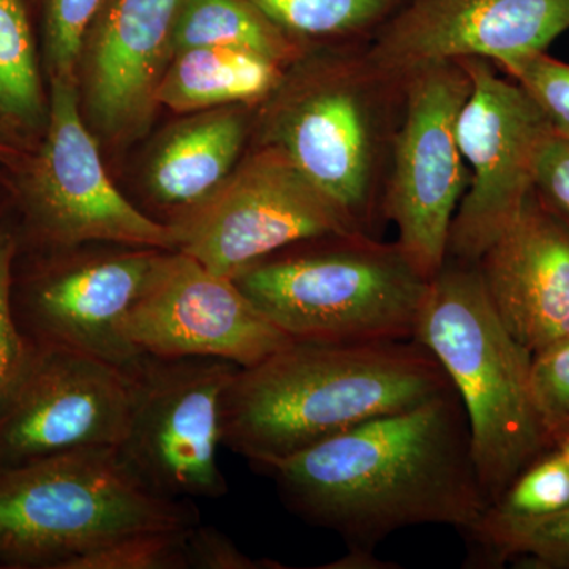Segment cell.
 <instances>
[{
    "instance_id": "6da1fadb",
    "label": "cell",
    "mask_w": 569,
    "mask_h": 569,
    "mask_svg": "<svg viewBox=\"0 0 569 569\" xmlns=\"http://www.w3.org/2000/svg\"><path fill=\"white\" fill-rule=\"evenodd\" d=\"M269 473L284 507L335 531L356 557H373L389 535L410 527L466 533L489 508L456 389L320 441Z\"/></svg>"
},
{
    "instance_id": "7a4b0ae2",
    "label": "cell",
    "mask_w": 569,
    "mask_h": 569,
    "mask_svg": "<svg viewBox=\"0 0 569 569\" xmlns=\"http://www.w3.org/2000/svg\"><path fill=\"white\" fill-rule=\"evenodd\" d=\"M455 391L432 351L399 342H291L239 367L223 397L224 447L271 471L277 463L370 419Z\"/></svg>"
},
{
    "instance_id": "3957f363",
    "label": "cell",
    "mask_w": 569,
    "mask_h": 569,
    "mask_svg": "<svg viewBox=\"0 0 569 569\" xmlns=\"http://www.w3.org/2000/svg\"><path fill=\"white\" fill-rule=\"evenodd\" d=\"M406 82L372 58L369 43L313 48L258 104L257 142L282 149L355 231L380 238Z\"/></svg>"
},
{
    "instance_id": "277c9868",
    "label": "cell",
    "mask_w": 569,
    "mask_h": 569,
    "mask_svg": "<svg viewBox=\"0 0 569 569\" xmlns=\"http://www.w3.org/2000/svg\"><path fill=\"white\" fill-rule=\"evenodd\" d=\"M415 339L436 356L466 408L479 485L492 507L556 449L535 402L533 355L498 317L478 264L452 258L430 279Z\"/></svg>"
},
{
    "instance_id": "5b68a950",
    "label": "cell",
    "mask_w": 569,
    "mask_h": 569,
    "mask_svg": "<svg viewBox=\"0 0 569 569\" xmlns=\"http://www.w3.org/2000/svg\"><path fill=\"white\" fill-rule=\"evenodd\" d=\"M234 283L296 342H399L417 337L430 280L397 242L340 233L269 254Z\"/></svg>"
},
{
    "instance_id": "8992f818",
    "label": "cell",
    "mask_w": 569,
    "mask_h": 569,
    "mask_svg": "<svg viewBox=\"0 0 569 569\" xmlns=\"http://www.w3.org/2000/svg\"><path fill=\"white\" fill-rule=\"evenodd\" d=\"M192 500L156 496L116 448L84 449L0 470V568L63 569L142 530L200 523Z\"/></svg>"
},
{
    "instance_id": "52a82bcc",
    "label": "cell",
    "mask_w": 569,
    "mask_h": 569,
    "mask_svg": "<svg viewBox=\"0 0 569 569\" xmlns=\"http://www.w3.org/2000/svg\"><path fill=\"white\" fill-rule=\"evenodd\" d=\"M238 369L222 359L142 355L129 370L132 411L116 449L146 489L171 500L228 492L219 447L224 391Z\"/></svg>"
},
{
    "instance_id": "ba28073f",
    "label": "cell",
    "mask_w": 569,
    "mask_h": 569,
    "mask_svg": "<svg viewBox=\"0 0 569 569\" xmlns=\"http://www.w3.org/2000/svg\"><path fill=\"white\" fill-rule=\"evenodd\" d=\"M171 227L178 250L228 279L284 247L358 233L290 157L268 142L246 151L222 186Z\"/></svg>"
},
{
    "instance_id": "9c48e42d",
    "label": "cell",
    "mask_w": 569,
    "mask_h": 569,
    "mask_svg": "<svg viewBox=\"0 0 569 569\" xmlns=\"http://www.w3.org/2000/svg\"><path fill=\"white\" fill-rule=\"evenodd\" d=\"M470 89L459 61L407 74L383 211L387 222L396 224L397 244L429 280L447 261L449 231L468 187L458 123Z\"/></svg>"
},
{
    "instance_id": "30bf717a",
    "label": "cell",
    "mask_w": 569,
    "mask_h": 569,
    "mask_svg": "<svg viewBox=\"0 0 569 569\" xmlns=\"http://www.w3.org/2000/svg\"><path fill=\"white\" fill-rule=\"evenodd\" d=\"M33 241L48 249L121 244L178 250L173 227L142 212L104 170L78 78H51L47 137L24 187Z\"/></svg>"
},
{
    "instance_id": "8fae6325",
    "label": "cell",
    "mask_w": 569,
    "mask_h": 569,
    "mask_svg": "<svg viewBox=\"0 0 569 569\" xmlns=\"http://www.w3.org/2000/svg\"><path fill=\"white\" fill-rule=\"evenodd\" d=\"M86 244L54 250L26 277L13 271L11 306L22 336L33 343L93 356L132 370L141 353L130 340V313L167 250L118 246L88 252Z\"/></svg>"
},
{
    "instance_id": "7c38bea8",
    "label": "cell",
    "mask_w": 569,
    "mask_h": 569,
    "mask_svg": "<svg viewBox=\"0 0 569 569\" xmlns=\"http://www.w3.org/2000/svg\"><path fill=\"white\" fill-rule=\"evenodd\" d=\"M132 400L129 370L28 340L0 395V470L67 452L118 448Z\"/></svg>"
},
{
    "instance_id": "4fadbf2b",
    "label": "cell",
    "mask_w": 569,
    "mask_h": 569,
    "mask_svg": "<svg viewBox=\"0 0 569 569\" xmlns=\"http://www.w3.org/2000/svg\"><path fill=\"white\" fill-rule=\"evenodd\" d=\"M459 62L471 80L458 123L468 187L449 231L447 258L478 264L529 200L538 151L552 129L496 63L485 58Z\"/></svg>"
},
{
    "instance_id": "5bb4252c",
    "label": "cell",
    "mask_w": 569,
    "mask_h": 569,
    "mask_svg": "<svg viewBox=\"0 0 569 569\" xmlns=\"http://www.w3.org/2000/svg\"><path fill=\"white\" fill-rule=\"evenodd\" d=\"M130 340L159 358H212L252 367L295 342L220 277L181 250H167L130 313Z\"/></svg>"
},
{
    "instance_id": "9a60e30c",
    "label": "cell",
    "mask_w": 569,
    "mask_h": 569,
    "mask_svg": "<svg viewBox=\"0 0 569 569\" xmlns=\"http://www.w3.org/2000/svg\"><path fill=\"white\" fill-rule=\"evenodd\" d=\"M569 31V0H407L369 43L372 58L406 78L445 61L503 62L548 51Z\"/></svg>"
},
{
    "instance_id": "2e32d148",
    "label": "cell",
    "mask_w": 569,
    "mask_h": 569,
    "mask_svg": "<svg viewBox=\"0 0 569 569\" xmlns=\"http://www.w3.org/2000/svg\"><path fill=\"white\" fill-rule=\"evenodd\" d=\"M183 0H103L84 37L81 110L93 133L129 142L148 130L156 93L173 58L171 39Z\"/></svg>"
},
{
    "instance_id": "e0dca14e",
    "label": "cell",
    "mask_w": 569,
    "mask_h": 569,
    "mask_svg": "<svg viewBox=\"0 0 569 569\" xmlns=\"http://www.w3.org/2000/svg\"><path fill=\"white\" fill-rule=\"evenodd\" d=\"M478 269L498 317L531 355L569 340V227L533 190Z\"/></svg>"
},
{
    "instance_id": "ac0fdd59",
    "label": "cell",
    "mask_w": 569,
    "mask_h": 569,
    "mask_svg": "<svg viewBox=\"0 0 569 569\" xmlns=\"http://www.w3.org/2000/svg\"><path fill=\"white\" fill-rule=\"evenodd\" d=\"M257 107L193 112L157 146L148 170L151 194L174 213L168 224L216 192L246 153Z\"/></svg>"
},
{
    "instance_id": "d6986e66",
    "label": "cell",
    "mask_w": 569,
    "mask_h": 569,
    "mask_svg": "<svg viewBox=\"0 0 569 569\" xmlns=\"http://www.w3.org/2000/svg\"><path fill=\"white\" fill-rule=\"evenodd\" d=\"M287 67L236 48L204 47L176 52L157 88V103L174 112L258 107L279 88Z\"/></svg>"
},
{
    "instance_id": "ffe728a7",
    "label": "cell",
    "mask_w": 569,
    "mask_h": 569,
    "mask_svg": "<svg viewBox=\"0 0 569 569\" xmlns=\"http://www.w3.org/2000/svg\"><path fill=\"white\" fill-rule=\"evenodd\" d=\"M204 47L258 52L287 69L309 51L249 0H183L171 52Z\"/></svg>"
},
{
    "instance_id": "44dd1931",
    "label": "cell",
    "mask_w": 569,
    "mask_h": 569,
    "mask_svg": "<svg viewBox=\"0 0 569 569\" xmlns=\"http://www.w3.org/2000/svg\"><path fill=\"white\" fill-rule=\"evenodd\" d=\"M309 50L370 43L407 0H249Z\"/></svg>"
},
{
    "instance_id": "7402d4cb",
    "label": "cell",
    "mask_w": 569,
    "mask_h": 569,
    "mask_svg": "<svg viewBox=\"0 0 569 569\" xmlns=\"http://www.w3.org/2000/svg\"><path fill=\"white\" fill-rule=\"evenodd\" d=\"M463 535L470 568H498L515 560L529 568L569 569V507L538 518H503L488 509Z\"/></svg>"
},
{
    "instance_id": "603a6c76",
    "label": "cell",
    "mask_w": 569,
    "mask_h": 569,
    "mask_svg": "<svg viewBox=\"0 0 569 569\" xmlns=\"http://www.w3.org/2000/svg\"><path fill=\"white\" fill-rule=\"evenodd\" d=\"M47 116L28 11L22 0H0V118L32 129Z\"/></svg>"
},
{
    "instance_id": "cb8c5ba5",
    "label": "cell",
    "mask_w": 569,
    "mask_h": 569,
    "mask_svg": "<svg viewBox=\"0 0 569 569\" xmlns=\"http://www.w3.org/2000/svg\"><path fill=\"white\" fill-rule=\"evenodd\" d=\"M187 529L142 530L111 539L63 569H189Z\"/></svg>"
},
{
    "instance_id": "d4e9b609",
    "label": "cell",
    "mask_w": 569,
    "mask_h": 569,
    "mask_svg": "<svg viewBox=\"0 0 569 569\" xmlns=\"http://www.w3.org/2000/svg\"><path fill=\"white\" fill-rule=\"evenodd\" d=\"M569 507V467L557 449L530 463L490 511L503 518H538Z\"/></svg>"
},
{
    "instance_id": "484cf974",
    "label": "cell",
    "mask_w": 569,
    "mask_h": 569,
    "mask_svg": "<svg viewBox=\"0 0 569 569\" xmlns=\"http://www.w3.org/2000/svg\"><path fill=\"white\" fill-rule=\"evenodd\" d=\"M496 66L526 91L553 132L569 137V62L538 51Z\"/></svg>"
},
{
    "instance_id": "4316f807",
    "label": "cell",
    "mask_w": 569,
    "mask_h": 569,
    "mask_svg": "<svg viewBox=\"0 0 569 569\" xmlns=\"http://www.w3.org/2000/svg\"><path fill=\"white\" fill-rule=\"evenodd\" d=\"M103 0H43L44 56L50 77L78 78L82 44Z\"/></svg>"
},
{
    "instance_id": "83f0119b",
    "label": "cell",
    "mask_w": 569,
    "mask_h": 569,
    "mask_svg": "<svg viewBox=\"0 0 569 569\" xmlns=\"http://www.w3.org/2000/svg\"><path fill=\"white\" fill-rule=\"evenodd\" d=\"M531 385L542 426L557 447L569 436V340L533 355Z\"/></svg>"
},
{
    "instance_id": "f1b7e54d",
    "label": "cell",
    "mask_w": 569,
    "mask_h": 569,
    "mask_svg": "<svg viewBox=\"0 0 569 569\" xmlns=\"http://www.w3.org/2000/svg\"><path fill=\"white\" fill-rule=\"evenodd\" d=\"M20 246V236L14 228L0 222V395L17 372L28 348V339L22 336L11 306V283Z\"/></svg>"
},
{
    "instance_id": "f546056e",
    "label": "cell",
    "mask_w": 569,
    "mask_h": 569,
    "mask_svg": "<svg viewBox=\"0 0 569 569\" xmlns=\"http://www.w3.org/2000/svg\"><path fill=\"white\" fill-rule=\"evenodd\" d=\"M539 203L569 227V137L550 130L539 148L533 171Z\"/></svg>"
},
{
    "instance_id": "4dcf8cb0",
    "label": "cell",
    "mask_w": 569,
    "mask_h": 569,
    "mask_svg": "<svg viewBox=\"0 0 569 569\" xmlns=\"http://www.w3.org/2000/svg\"><path fill=\"white\" fill-rule=\"evenodd\" d=\"M189 569H283L279 561L252 559L216 527L197 523L187 535Z\"/></svg>"
},
{
    "instance_id": "1f68e13d",
    "label": "cell",
    "mask_w": 569,
    "mask_h": 569,
    "mask_svg": "<svg viewBox=\"0 0 569 569\" xmlns=\"http://www.w3.org/2000/svg\"><path fill=\"white\" fill-rule=\"evenodd\" d=\"M556 449L560 452L561 458L565 459V462H567L569 467V436L561 438Z\"/></svg>"
},
{
    "instance_id": "d6a6232c",
    "label": "cell",
    "mask_w": 569,
    "mask_h": 569,
    "mask_svg": "<svg viewBox=\"0 0 569 569\" xmlns=\"http://www.w3.org/2000/svg\"><path fill=\"white\" fill-rule=\"evenodd\" d=\"M3 153H6V146L0 144V159H2Z\"/></svg>"
}]
</instances>
